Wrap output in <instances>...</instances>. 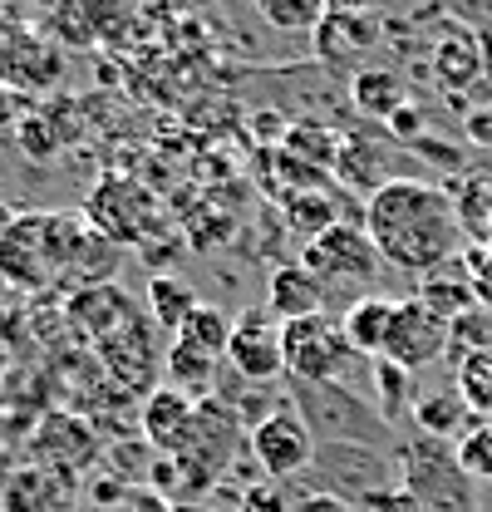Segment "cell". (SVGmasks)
<instances>
[{
    "label": "cell",
    "instance_id": "cell-18",
    "mask_svg": "<svg viewBox=\"0 0 492 512\" xmlns=\"http://www.w3.org/2000/svg\"><path fill=\"white\" fill-rule=\"evenodd\" d=\"M163 380L173 389H183V394H192V399H212L217 380H222V360H207V355H197V350L173 340L168 355H163Z\"/></svg>",
    "mask_w": 492,
    "mask_h": 512
},
{
    "label": "cell",
    "instance_id": "cell-2",
    "mask_svg": "<svg viewBox=\"0 0 492 512\" xmlns=\"http://www.w3.org/2000/svg\"><path fill=\"white\" fill-rule=\"evenodd\" d=\"M89 237L84 212H15L0 237V281L15 291H40L74 271Z\"/></svg>",
    "mask_w": 492,
    "mask_h": 512
},
{
    "label": "cell",
    "instance_id": "cell-8",
    "mask_svg": "<svg viewBox=\"0 0 492 512\" xmlns=\"http://www.w3.org/2000/svg\"><path fill=\"white\" fill-rule=\"evenodd\" d=\"M246 444H251L261 478H271V483H286L315 463V439H310L306 419L296 409H266V419L251 424Z\"/></svg>",
    "mask_w": 492,
    "mask_h": 512
},
{
    "label": "cell",
    "instance_id": "cell-25",
    "mask_svg": "<svg viewBox=\"0 0 492 512\" xmlns=\"http://www.w3.org/2000/svg\"><path fill=\"white\" fill-rule=\"evenodd\" d=\"M355 104L365 109L369 119H394V114L404 109V84H399L394 74L369 69V74L355 79Z\"/></svg>",
    "mask_w": 492,
    "mask_h": 512
},
{
    "label": "cell",
    "instance_id": "cell-15",
    "mask_svg": "<svg viewBox=\"0 0 492 512\" xmlns=\"http://www.w3.org/2000/svg\"><path fill=\"white\" fill-rule=\"evenodd\" d=\"M468 419H473V409L463 404V394L448 384V389H419V399H414V424H419V434L424 439H463L468 434Z\"/></svg>",
    "mask_w": 492,
    "mask_h": 512
},
{
    "label": "cell",
    "instance_id": "cell-4",
    "mask_svg": "<svg viewBox=\"0 0 492 512\" xmlns=\"http://www.w3.org/2000/svg\"><path fill=\"white\" fill-rule=\"evenodd\" d=\"M281 355H286V375L296 384H340L350 365V340L340 316H301L281 325Z\"/></svg>",
    "mask_w": 492,
    "mask_h": 512
},
{
    "label": "cell",
    "instance_id": "cell-13",
    "mask_svg": "<svg viewBox=\"0 0 492 512\" xmlns=\"http://www.w3.org/2000/svg\"><path fill=\"white\" fill-rule=\"evenodd\" d=\"M266 311L281 320H301V316H320L325 311V286L310 276L306 266H276L271 281H266Z\"/></svg>",
    "mask_w": 492,
    "mask_h": 512
},
{
    "label": "cell",
    "instance_id": "cell-28",
    "mask_svg": "<svg viewBox=\"0 0 492 512\" xmlns=\"http://www.w3.org/2000/svg\"><path fill=\"white\" fill-rule=\"evenodd\" d=\"M369 512H429V508H424V503H419V498H414L404 483H399V488H384V493H374V498H369Z\"/></svg>",
    "mask_w": 492,
    "mask_h": 512
},
{
    "label": "cell",
    "instance_id": "cell-7",
    "mask_svg": "<svg viewBox=\"0 0 492 512\" xmlns=\"http://www.w3.org/2000/svg\"><path fill=\"white\" fill-rule=\"evenodd\" d=\"M301 266L330 291V286H369L379 271V252L365 237V227H345L335 222L330 232H320L315 242L301 247Z\"/></svg>",
    "mask_w": 492,
    "mask_h": 512
},
{
    "label": "cell",
    "instance_id": "cell-6",
    "mask_svg": "<svg viewBox=\"0 0 492 512\" xmlns=\"http://www.w3.org/2000/svg\"><path fill=\"white\" fill-rule=\"evenodd\" d=\"M84 222L94 237H104L114 247H138L158 227V197L138 178H104L84 202Z\"/></svg>",
    "mask_w": 492,
    "mask_h": 512
},
{
    "label": "cell",
    "instance_id": "cell-12",
    "mask_svg": "<svg viewBox=\"0 0 492 512\" xmlns=\"http://www.w3.org/2000/svg\"><path fill=\"white\" fill-rule=\"evenodd\" d=\"M104 365H109V375L128 389H138L143 399L153 394V380L163 375V355L168 350H158V335L148 330V320L138 316L133 325H123L119 335H109L104 345Z\"/></svg>",
    "mask_w": 492,
    "mask_h": 512
},
{
    "label": "cell",
    "instance_id": "cell-24",
    "mask_svg": "<svg viewBox=\"0 0 492 512\" xmlns=\"http://www.w3.org/2000/svg\"><path fill=\"white\" fill-rule=\"evenodd\" d=\"M492 350V306H473V311H463V316L448 325V360L458 365V360H468V355H483Z\"/></svg>",
    "mask_w": 492,
    "mask_h": 512
},
{
    "label": "cell",
    "instance_id": "cell-20",
    "mask_svg": "<svg viewBox=\"0 0 492 512\" xmlns=\"http://www.w3.org/2000/svg\"><path fill=\"white\" fill-rule=\"evenodd\" d=\"M197 306H202V301H197V291L187 286V276L158 271V276L148 281V311H153V325H158V330L178 335V325H183Z\"/></svg>",
    "mask_w": 492,
    "mask_h": 512
},
{
    "label": "cell",
    "instance_id": "cell-17",
    "mask_svg": "<svg viewBox=\"0 0 492 512\" xmlns=\"http://www.w3.org/2000/svg\"><path fill=\"white\" fill-rule=\"evenodd\" d=\"M414 296H419L429 311H438L448 325L463 316V311H473V306H478V286H473V276H468V271L458 276V271H453V261H448V266H438V271H429V276H419V291H414Z\"/></svg>",
    "mask_w": 492,
    "mask_h": 512
},
{
    "label": "cell",
    "instance_id": "cell-29",
    "mask_svg": "<svg viewBox=\"0 0 492 512\" xmlns=\"http://www.w3.org/2000/svg\"><path fill=\"white\" fill-rule=\"evenodd\" d=\"M306 512H350L340 498H330V493H320V498H306Z\"/></svg>",
    "mask_w": 492,
    "mask_h": 512
},
{
    "label": "cell",
    "instance_id": "cell-26",
    "mask_svg": "<svg viewBox=\"0 0 492 512\" xmlns=\"http://www.w3.org/2000/svg\"><path fill=\"white\" fill-rule=\"evenodd\" d=\"M458 463L468 478H488L492 483V424H468V434L458 439Z\"/></svg>",
    "mask_w": 492,
    "mask_h": 512
},
{
    "label": "cell",
    "instance_id": "cell-5",
    "mask_svg": "<svg viewBox=\"0 0 492 512\" xmlns=\"http://www.w3.org/2000/svg\"><path fill=\"white\" fill-rule=\"evenodd\" d=\"M399 463H404V488L429 512H473L468 473H463L453 444L419 434L414 444L399 448Z\"/></svg>",
    "mask_w": 492,
    "mask_h": 512
},
{
    "label": "cell",
    "instance_id": "cell-9",
    "mask_svg": "<svg viewBox=\"0 0 492 512\" xmlns=\"http://www.w3.org/2000/svg\"><path fill=\"white\" fill-rule=\"evenodd\" d=\"M379 360H389V365H399L409 375L448 360V320L438 316V311H429L419 296L394 301V325H389V340H384V355Z\"/></svg>",
    "mask_w": 492,
    "mask_h": 512
},
{
    "label": "cell",
    "instance_id": "cell-22",
    "mask_svg": "<svg viewBox=\"0 0 492 512\" xmlns=\"http://www.w3.org/2000/svg\"><path fill=\"white\" fill-rule=\"evenodd\" d=\"M256 15L286 35H301V30H320V20L330 15V0H251Z\"/></svg>",
    "mask_w": 492,
    "mask_h": 512
},
{
    "label": "cell",
    "instance_id": "cell-30",
    "mask_svg": "<svg viewBox=\"0 0 492 512\" xmlns=\"http://www.w3.org/2000/svg\"><path fill=\"white\" fill-rule=\"evenodd\" d=\"M10 217H15V207H10V202L0 197V237H5V227H10Z\"/></svg>",
    "mask_w": 492,
    "mask_h": 512
},
{
    "label": "cell",
    "instance_id": "cell-10",
    "mask_svg": "<svg viewBox=\"0 0 492 512\" xmlns=\"http://www.w3.org/2000/svg\"><path fill=\"white\" fill-rule=\"evenodd\" d=\"M227 370L242 375L246 384H271L286 375V355H281V320L266 306L242 311L232 320V345H227Z\"/></svg>",
    "mask_w": 492,
    "mask_h": 512
},
{
    "label": "cell",
    "instance_id": "cell-3",
    "mask_svg": "<svg viewBox=\"0 0 492 512\" xmlns=\"http://www.w3.org/2000/svg\"><path fill=\"white\" fill-rule=\"evenodd\" d=\"M296 414L306 419L315 448L320 444H374L379 434H389L384 414L360 404L340 384H296Z\"/></svg>",
    "mask_w": 492,
    "mask_h": 512
},
{
    "label": "cell",
    "instance_id": "cell-19",
    "mask_svg": "<svg viewBox=\"0 0 492 512\" xmlns=\"http://www.w3.org/2000/svg\"><path fill=\"white\" fill-rule=\"evenodd\" d=\"M178 345L187 350H197V355H207V360H222L227 365V345H232V316L222 311V306H197L192 316L178 325V335H173Z\"/></svg>",
    "mask_w": 492,
    "mask_h": 512
},
{
    "label": "cell",
    "instance_id": "cell-11",
    "mask_svg": "<svg viewBox=\"0 0 492 512\" xmlns=\"http://www.w3.org/2000/svg\"><path fill=\"white\" fill-rule=\"evenodd\" d=\"M197 409H202V399H192L173 384H158L143 399V439H148V448H158L163 458H183L192 448V434H197Z\"/></svg>",
    "mask_w": 492,
    "mask_h": 512
},
{
    "label": "cell",
    "instance_id": "cell-21",
    "mask_svg": "<svg viewBox=\"0 0 492 512\" xmlns=\"http://www.w3.org/2000/svg\"><path fill=\"white\" fill-rule=\"evenodd\" d=\"M374 399H379L384 424H394L399 414H414V399H419L414 375L399 370V365H389V360H374Z\"/></svg>",
    "mask_w": 492,
    "mask_h": 512
},
{
    "label": "cell",
    "instance_id": "cell-23",
    "mask_svg": "<svg viewBox=\"0 0 492 512\" xmlns=\"http://www.w3.org/2000/svg\"><path fill=\"white\" fill-rule=\"evenodd\" d=\"M453 389L463 394V404H468L478 419H492V350L458 360V365H453Z\"/></svg>",
    "mask_w": 492,
    "mask_h": 512
},
{
    "label": "cell",
    "instance_id": "cell-27",
    "mask_svg": "<svg viewBox=\"0 0 492 512\" xmlns=\"http://www.w3.org/2000/svg\"><path fill=\"white\" fill-rule=\"evenodd\" d=\"M473 69H478V60H473V45H468V40H448V45L438 50V74H443V84H468Z\"/></svg>",
    "mask_w": 492,
    "mask_h": 512
},
{
    "label": "cell",
    "instance_id": "cell-16",
    "mask_svg": "<svg viewBox=\"0 0 492 512\" xmlns=\"http://www.w3.org/2000/svg\"><path fill=\"white\" fill-rule=\"evenodd\" d=\"M345 340H350V350L355 355H369V360H379L384 355V340H389V325H394V301H384V296H360L345 316Z\"/></svg>",
    "mask_w": 492,
    "mask_h": 512
},
{
    "label": "cell",
    "instance_id": "cell-14",
    "mask_svg": "<svg viewBox=\"0 0 492 512\" xmlns=\"http://www.w3.org/2000/svg\"><path fill=\"white\" fill-rule=\"evenodd\" d=\"M69 316L79 320V330H84L94 345H104L109 335H119L123 325H133L138 311H133V301L123 296L119 286H89V291H79V296H74Z\"/></svg>",
    "mask_w": 492,
    "mask_h": 512
},
{
    "label": "cell",
    "instance_id": "cell-1",
    "mask_svg": "<svg viewBox=\"0 0 492 512\" xmlns=\"http://www.w3.org/2000/svg\"><path fill=\"white\" fill-rule=\"evenodd\" d=\"M365 237L374 242L379 261L429 276L438 266L458 261L463 252V217L458 197L424 178H389L369 192L365 202Z\"/></svg>",
    "mask_w": 492,
    "mask_h": 512
}]
</instances>
